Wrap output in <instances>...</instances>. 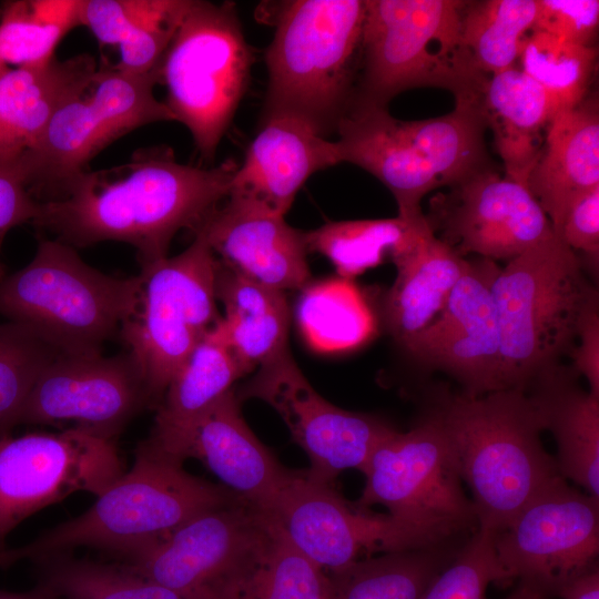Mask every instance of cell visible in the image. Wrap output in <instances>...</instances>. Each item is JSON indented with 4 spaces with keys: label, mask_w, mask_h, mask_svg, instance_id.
<instances>
[{
    "label": "cell",
    "mask_w": 599,
    "mask_h": 599,
    "mask_svg": "<svg viewBox=\"0 0 599 599\" xmlns=\"http://www.w3.org/2000/svg\"><path fill=\"white\" fill-rule=\"evenodd\" d=\"M237 165L226 159L193 166L169 146L143 148L124 164L72 177L53 199L39 201L32 223L72 247L128 243L145 267L167 256L180 230L195 233L205 223L230 194Z\"/></svg>",
    "instance_id": "cell-1"
},
{
    "label": "cell",
    "mask_w": 599,
    "mask_h": 599,
    "mask_svg": "<svg viewBox=\"0 0 599 599\" xmlns=\"http://www.w3.org/2000/svg\"><path fill=\"white\" fill-rule=\"evenodd\" d=\"M243 500L234 493L191 475L183 461L148 439L123 473L94 504L30 542L0 550V568L35 562L79 547L98 549L125 561L210 509Z\"/></svg>",
    "instance_id": "cell-2"
},
{
    "label": "cell",
    "mask_w": 599,
    "mask_h": 599,
    "mask_svg": "<svg viewBox=\"0 0 599 599\" xmlns=\"http://www.w3.org/2000/svg\"><path fill=\"white\" fill-rule=\"evenodd\" d=\"M435 412L458 475L471 491L478 528L499 531L560 476L541 444V422L525 389L455 396Z\"/></svg>",
    "instance_id": "cell-3"
},
{
    "label": "cell",
    "mask_w": 599,
    "mask_h": 599,
    "mask_svg": "<svg viewBox=\"0 0 599 599\" xmlns=\"http://www.w3.org/2000/svg\"><path fill=\"white\" fill-rule=\"evenodd\" d=\"M365 0L284 1L265 52L262 116L290 115L326 138L348 112L359 71Z\"/></svg>",
    "instance_id": "cell-4"
},
{
    "label": "cell",
    "mask_w": 599,
    "mask_h": 599,
    "mask_svg": "<svg viewBox=\"0 0 599 599\" xmlns=\"http://www.w3.org/2000/svg\"><path fill=\"white\" fill-rule=\"evenodd\" d=\"M479 100L455 102L449 113L404 121L387 108H353L334 141L338 164L367 171L394 195L398 215L422 214V199L488 166Z\"/></svg>",
    "instance_id": "cell-5"
},
{
    "label": "cell",
    "mask_w": 599,
    "mask_h": 599,
    "mask_svg": "<svg viewBox=\"0 0 599 599\" xmlns=\"http://www.w3.org/2000/svg\"><path fill=\"white\" fill-rule=\"evenodd\" d=\"M457 0H365L353 108H387L414 88L448 90L455 102L479 100L487 75L473 64L461 40ZM348 110V111H349Z\"/></svg>",
    "instance_id": "cell-6"
},
{
    "label": "cell",
    "mask_w": 599,
    "mask_h": 599,
    "mask_svg": "<svg viewBox=\"0 0 599 599\" xmlns=\"http://www.w3.org/2000/svg\"><path fill=\"white\" fill-rule=\"evenodd\" d=\"M493 295L500 329L501 388L525 389L554 373L598 292L586 281L578 254L554 232L498 270Z\"/></svg>",
    "instance_id": "cell-7"
},
{
    "label": "cell",
    "mask_w": 599,
    "mask_h": 599,
    "mask_svg": "<svg viewBox=\"0 0 599 599\" xmlns=\"http://www.w3.org/2000/svg\"><path fill=\"white\" fill-rule=\"evenodd\" d=\"M141 275L120 278L85 264L74 247L41 240L28 265L0 280V315L64 354L101 346L138 306Z\"/></svg>",
    "instance_id": "cell-8"
},
{
    "label": "cell",
    "mask_w": 599,
    "mask_h": 599,
    "mask_svg": "<svg viewBox=\"0 0 599 599\" xmlns=\"http://www.w3.org/2000/svg\"><path fill=\"white\" fill-rule=\"evenodd\" d=\"M254 55L234 2L192 0L158 68L164 102L213 161L250 83Z\"/></svg>",
    "instance_id": "cell-9"
},
{
    "label": "cell",
    "mask_w": 599,
    "mask_h": 599,
    "mask_svg": "<svg viewBox=\"0 0 599 599\" xmlns=\"http://www.w3.org/2000/svg\"><path fill=\"white\" fill-rule=\"evenodd\" d=\"M217 264L204 235L196 232L182 253L141 267L139 303L119 335L136 358L155 408L193 348L221 318Z\"/></svg>",
    "instance_id": "cell-10"
},
{
    "label": "cell",
    "mask_w": 599,
    "mask_h": 599,
    "mask_svg": "<svg viewBox=\"0 0 599 599\" xmlns=\"http://www.w3.org/2000/svg\"><path fill=\"white\" fill-rule=\"evenodd\" d=\"M156 72L98 68L88 84L53 114L35 145L14 160L30 193L53 199L105 146L145 124L175 121L154 95Z\"/></svg>",
    "instance_id": "cell-11"
},
{
    "label": "cell",
    "mask_w": 599,
    "mask_h": 599,
    "mask_svg": "<svg viewBox=\"0 0 599 599\" xmlns=\"http://www.w3.org/2000/svg\"><path fill=\"white\" fill-rule=\"evenodd\" d=\"M273 530L268 515L238 500L194 516L120 564L184 599H238Z\"/></svg>",
    "instance_id": "cell-12"
},
{
    "label": "cell",
    "mask_w": 599,
    "mask_h": 599,
    "mask_svg": "<svg viewBox=\"0 0 599 599\" xmlns=\"http://www.w3.org/2000/svg\"><path fill=\"white\" fill-rule=\"evenodd\" d=\"M268 515L287 539L329 573L377 554L441 545L465 534L407 522L346 501L333 485L296 471Z\"/></svg>",
    "instance_id": "cell-13"
},
{
    "label": "cell",
    "mask_w": 599,
    "mask_h": 599,
    "mask_svg": "<svg viewBox=\"0 0 599 599\" xmlns=\"http://www.w3.org/2000/svg\"><path fill=\"white\" fill-rule=\"evenodd\" d=\"M356 505L384 506L390 516L466 534L477 529L473 501L458 475L449 438L434 410L405 433L396 429L373 451Z\"/></svg>",
    "instance_id": "cell-14"
},
{
    "label": "cell",
    "mask_w": 599,
    "mask_h": 599,
    "mask_svg": "<svg viewBox=\"0 0 599 599\" xmlns=\"http://www.w3.org/2000/svg\"><path fill=\"white\" fill-rule=\"evenodd\" d=\"M115 440L79 427L0 437V550L26 518L73 493L100 496L123 474Z\"/></svg>",
    "instance_id": "cell-15"
},
{
    "label": "cell",
    "mask_w": 599,
    "mask_h": 599,
    "mask_svg": "<svg viewBox=\"0 0 599 599\" xmlns=\"http://www.w3.org/2000/svg\"><path fill=\"white\" fill-rule=\"evenodd\" d=\"M494 549L504 582L519 579L545 597L597 566L599 499L558 476L502 529Z\"/></svg>",
    "instance_id": "cell-16"
},
{
    "label": "cell",
    "mask_w": 599,
    "mask_h": 599,
    "mask_svg": "<svg viewBox=\"0 0 599 599\" xmlns=\"http://www.w3.org/2000/svg\"><path fill=\"white\" fill-rule=\"evenodd\" d=\"M238 400L268 404L308 456L306 476L333 485L347 469L363 470L375 448L395 429L379 418L339 408L309 384L290 348L255 369L235 390Z\"/></svg>",
    "instance_id": "cell-17"
},
{
    "label": "cell",
    "mask_w": 599,
    "mask_h": 599,
    "mask_svg": "<svg viewBox=\"0 0 599 599\" xmlns=\"http://www.w3.org/2000/svg\"><path fill=\"white\" fill-rule=\"evenodd\" d=\"M149 406L146 383L130 351L112 357L61 353L37 378L16 426L72 422L73 427L114 440Z\"/></svg>",
    "instance_id": "cell-18"
},
{
    "label": "cell",
    "mask_w": 599,
    "mask_h": 599,
    "mask_svg": "<svg viewBox=\"0 0 599 599\" xmlns=\"http://www.w3.org/2000/svg\"><path fill=\"white\" fill-rule=\"evenodd\" d=\"M443 242L464 256L512 260L554 233L527 185L486 166L433 201Z\"/></svg>",
    "instance_id": "cell-19"
},
{
    "label": "cell",
    "mask_w": 599,
    "mask_h": 599,
    "mask_svg": "<svg viewBox=\"0 0 599 599\" xmlns=\"http://www.w3.org/2000/svg\"><path fill=\"white\" fill-rule=\"evenodd\" d=\"M499 267L469 261L441 313L403 347L415 358L450 374L468 396L502 390L500 329L493 295Z\"/></svg>",
    "instance_id": "cell-20"
},
{
    "label": "cell",
    "mask_w": 599,
    "mask_h": 599,
    "mask_svg": "<svg viewBox=\"0 0 599 599\" xmlns=\"http://www.w3.org/2000/svg\"><path fill=\"white\" fill-rule=\"evenodd\" d=\"M196 232L222 263L253 281L282 292L311 282L305 231L248 197L230 193Z\"/></svg>",
    "instance_id": "cell-21"
},
{
    "label": "cell",
    "mask_w": 599,
    "mask_h": 599,
    "mask_svg": "<svg viewBox=\"0 0 599 599\" xmlns=\"http://www.w3.org/2000/svg\"><path fill=\"white\" fill-rule=\"evenodd\" d=\"M179 458L200 460L225 488L265 514L296 473L285 468L251 430L234 388L195 424Z\"/></svg>",
    "instance_id": "cell-22"
},
{
    "label": "cell",
    "mask_w": 599,
    "mask_h": 599,
    "mask_svg": "<svg viewBox=\"0 0 599 599\" xmlns=\"http://www.w3.org/2000/svg\"><path fill=\"white\" fill-rule=\"evenodd\" d=\"M337 164L334 141L305 122L283 114L262 116L244 161L237 165L230 193L284 216L314 173Z\"/></svg>",
    "instance_id": "cell-23"
},
{
    "label": "cell",
    "mask_w": 599,
    "mask_h": 599,
    "mask_svg": "<svg viewBox=\"0 0 599 599\" xmlns=\"http://www.w3.org/2000/svg\"><path fill=\"white\" fill-rule=\"evenodd\" d=\"M596 185H599V104L597 95L589 93L552 119L527 187L557 234L573 199Z\"/></svg>",
    "instance_id": "cell-24"
},
{
    "label": "cell",
    "mask_w": 599,
    "mask_h": 599,
    "mask_svg": "<svg viewBox=\"0 0 599 599\" xmlns=\"http://www.w3.org/2000/svg\"><path fill=\"white\" fill-rule=\"evenodd\" d=\"M97 69L90 54L9 69L0 79V161L30 151L55 111L88 84Z\"/></svg>",
    "instance_id": "cell-25"
},
{
    "label": "cell",
    "mask_w": 599,
    "mask_h": 599,
    "mask_svg": "<svg viewBox=\"0 0 599 599\" xmlns=\"http://www.w3.org/2000/svg\"><path fill=\"white\" fill-rule=\"evenodd\" d=\"M245 375L226 342L220 318L171 379L146 439L180 459V450L195 424Z\"/></svg>",
    "instance_id": "cell-26"
},
{
    "label": "cell",
    "mask_w": 599,
    "mask_h": 599,
    "mask_svg": "<svg viewBox=\"0 0 599 599\" xmlns=\"http://www.w3.org/2000/svg\"><path fill=\"white\" fill-rule=\"evenodd\" d=\"M479 108L494 134L505 175L527 185L558 110L545 90L521 70L488 77Z\"/></svg>",
    "instance_id": "cell-27"
},
{
    "label": "cell",
    "mask_w": 599,
    "mask_h": 599,
    "mask_svg": "<svg viewBox=\"0 0 599 599\" xmlns=\"http://www.w3.org/2000/svg\"><path fill=\"white\" fill-rule=\"evenodd\" d=\"M392 261L397 273L386 297L385 317L392 336L403 346L441 313L469 261L435 236L432 226Z\"/></svg>",
    "instance_id": "cell-28"
},
{
    "label": "cell",
    "mask_w": 599,
    "mask_h": 599,
    "mask_svg": "<svg viewBox=\"0 0 599 599\" xmlns=\"http://www.w3.org/2000/svg\"><path fill=\"white\" fill-rule=\"evenodd\" d=\"M215 295L224 308V336L245 374L288 348L285 292L253 281L219 260Z\"/></svg>",
    "instance_id": "cell-29"
},
{
    "label": "cell",
    "mask_w": 599,
    "mask_h": 599,
    "mask_svg": "<svg viewBox=\"0 0 599 599\" xmlns=\"http://www.w3.org/2000/svg\"><path fill=\"white\" fill-rule=\"evenodd\" d=\"M538 383L530 398L542 429L556 438L560 476L599 499V396L560 382L554 373Z\"/></svg>",
    "instance_id": "cell-30"
},
{
    "label": "cell",
    "mask_w": 599,
    "mask_h": 599,
    "mask_svg": "<svg viewBox=\"0 0 599 599\" xmlns=\"http://www.w3.org/2000/svg\"><path fill=\"white\" fill-rule=\"evenodd\" d=\"M456 540L362 558L329 572L327 599H420L454 559L460 548Z\"/></svg>",
    "instance_id": "cell-31"
},
{
    "label": "cell",
    "mask_w": 599,
    "mask_h": 599,
    "mask_svg": "<svg viewBox=\"0 0 599 599\" xmlns=\"http://www.w3.org/2000/svg\"><path fill=\"white\" fill-rule=\"evenodd\" d=\"M430 224L422 213L328 222L305 232L308 252L324 255L341 277L349 278L409 248Z\"/></svg>",
    "instance_id": "cell-32"
},
{
    "label": "cell",
    "mask_w": 599,
    "mask_h": 599,
    "mask_svg": "<svg viewBox=\"0 0 599 599\" xmlns=\"http://www.w3.org/2000/svg\"><path fill=\"white\" fill-rule=\"evenodd\" d=\"M296 318L306 342L315 351L354 349L375 334V319L359 288L349 278L308 283L301 290Z\"/></svg>",
    "instance_id": "cell-33"
},
{
    "label": "cell",
    "mask_w": 599,
    "mask_h": 599,
    "mask_svg": "<svg viewBox=\"0 0 599 599\" xmlns=\"http://www.w3.org/2000/svg\"><path fill=\"white\" fill-rule=\"evenodd\" d=\"M536 12L537 0L465 1L461 40L475 68L487 77L515 68Z\"/></svg>",
    "instance_id": "cell-34"
},
{
    "label": "cell",
    "mask_w": 599,
    "mask_h": 599,
    "mask_svg": "<svg viewBox=\"0 0 599 599\" xmlns=\"http://www.w3.org/2000/svg\"><path fill=\"white\" fill-rule=\"evenodd\" d=\"M81 0H18L0 8V60L39 67L54 59L62 38L81 26Z\"/></svg>",
    "instance_id": "cell-35"
},
{
    "label": "cell",
    "mask_w": 599,
    "mask_h": 599,
    "mask_svg": "<svg viewBox=\"0 0 599 599\" xmlns=\"http://www.w3.org/2000/svg\"><path fill=\"white\" fill-rule=\"evenodd\" d=\"M38 586L60 599H184L120 562L62 554L33 562Z\"/></svg>",
    "instance_id": "cell-36"
},
{
    "label": "cell",
    "mask_w": 599,
    "mask_h": 599,
    "mask_svg": "<svg viewBox=\"0 0 599 599\" xmlns=\"http://www.w3.org/2000/svg\"><path fill=\"white\" fill-rule=\"evenodd\" d=\"M518 60L520 70L545 90L560 112L589 94L598 50L531 30L524 39Z\"/></svg>",
    "instance_id": "cell-37"
},
{
    "label": "cell",
    "mask_w": 599,
    "mask_h": 599,
    "mask_svg": "<svg viewBox=\"0 0 599 599\" xmlns=\"http://www.w3.org/2000/svg\"><path fill=\"white\" fill-rule=\"evenodd\" d=\"M61 353L23 325L0 323V437L16 426L37 378Z\"/></svg>",
    "instance_id": "cell-38"
},
{
    "label": "cell",
    "mask_w": 599,
    "mask_h": 599,
    "mask_svg": "<svg viewBox=\"0 0 599 599\" xmlns=\"http://www.w3.org/2000/svg\"><path fill=\"white\" fill-rule=\"evenodd\" d=\"M327 572L305 557L274 521L268 551L238 599H327Z\"/></svg>",
    "instance_id": "cell-39"
},
{
    "label": "cell",
    "mask_w": 599,
    "mask_h": 599,
    "mask_svg": "<svg viewBox=\"0 0 599 599\" xmlns=\"http://www.w3.org/2000/svg\"><path fill=\"white\" fill-rule=\"evenodd\" d=\"M490 582H504L494 532L477 528L420 599H484Z\"/></svg>",
    "instance_id": "cell-40"
},
{
    "label": "cell",
    "mask_w": 599,
    "mask_h": 599,
    "mask_svg": "<svg viewBox=\"0 0 599 599\" xmlns=\"http://www.w3.org/2000/svg\"><path fill=\"white\" fill-rule=\"evenodd\" d=\"M192 0H170L156 18L132 33L120 47L119 70L131 74L156 72Z\"/></svg>",
    "instance_id": "cell-41"
},
{
    "label": "cell",
    "mask_w": 599,
    "mask_h": 599,
    "mask_svg": "<svg viewBox=\"0 0 599 599\" xmlns=\"http://www.w3.org/2000/svg\"><path fill=\"white\" fill-rule=\"evenodd\" d=\"M170 0H81V26L100 44H120L158 17Z\"/></svg>",
    "instance_id": "cell-42"
},
{
    "label": "cell",
    "mask_w": 599,
    "mask_h": 599,
    "mask_svg": "<svg viewBox=\"0 0 599 599\" xmlns=\"http://www.w3.org/2000/svg\"><path fill=\"white\" fill-rule=\"evenodd\" d=\"M598 0H537L532 30L583 47H595Z\"/></svg>",
    "instance_id": "cell-43"
},
{
    "label": "cell",
    "mask_w": 599,
    "mask_h": 599,
    "mask_svg": "<svg viewBox=\"0 0 599 599\" xmlns=\"http://www.w3.org/2000/svg\"><path fill=\"white\" fill-rule=\"evenodd\" d=\"M556 235L575 253L581 252L590 268L598 271L599 185L573 199Z\"/></svg>",
    "instance_id": "cell-44"
},
{
    "label": "cell",
    "mask_w": 599,
    "mask_h": 599,
    "mask_svg": "<svg viewBox=\"0 0 599 599\" xmlns=\"http://www.w3.org/2000/svg\"><path fill=\"white\" fill-rule=\"evenodd\" d=\"M39 201L31 196L16 161H0V244L6 233L22 223L33 222Z\"/></svg>",
    "instance_id": "cell-45"
},
{
    "label": "cell",
    "mask_w": 599,
    "mask_h": 599,
    "mask_svg": "<svg viewBox=\"0 0 599 599\" xmlns=\"http://www.w3.org/2000/svg\"><path fill=\"white\" fill-rule=\"evenodd\" d=\"M579 344L571 358L579 373L588 380L590 393L599 396V313L598 295L585 307L577 328Z\"/></svg>",
    "instance_id": "cell-46"
},
{
    "label": "cell",
    "mask_w": 599,
    "mask_h": 599,
    "mask_svg": "<svg viewBox=\"0 0 599 599\" xmlns=\"http://www.w3.org/2000/svg\"><path fill=\"white\" fill-rule=\"evenodd\" d=\"M555 596L561 599H599V570L595 566L561 586Z\"/></svg>",
    "instance_id": "cell-47"
},
{
    "label": "cell",
    "mask_w": 599,
    "mask_h": 599,
    "mask_svg": "<svg viewBox=\"0 0 599 599\" xmlns=\"http://www.w3.org/2000/svg\"><path fill=\"white\" fill-rule=\"evenodd\" d=\"M0 599H60L49 592L47 589L35 586L28 592H9L0 590Z\"/></svg>",
    "instance_id": "cell-48"
},
{
    "label": "cell",
    "mask_w": 599,
    "mask_h": 599,
    "mask_svg": "<svg viewBox=\"0 0 599 599\" xmlns=\"http://www.w3.org/2000/svg\"><path fill=\"white\" fill-rule=\"evenodd\" d=\"M506 599H545V596L538 589L520 582Z\"/></svg>",
    "instance_id": "cell-49"
},
{
    "label": "cell",
    "mask_w": 599,
    "mask_h": 599,
    "mask_svg": "<svg viewBox=\"0 0 599 599\" xmlns=\"http://www.w3.org/2000/svg\"><path fill=\"white\" fill-rule=\"evenodd\" d=\"M10 68L0 60V79L6 74Z\"/></svg>",
    "instance_id": "cell-50"
},
{
    "label": "cell",
    "mask_w": 599,
    "mask_h": 599,
    "mask_svg": "<svg viewBox=\"0 0 599 599\" xmlns=\"http://www.w3.org/2000/svg\"><path fill=\"white\" fill-rule=\"evenodd\" d=\"M2 278V268H1V265H0V280Z\"/></svg>",
    "instance_id": "cell-51"
}]
</instances>
